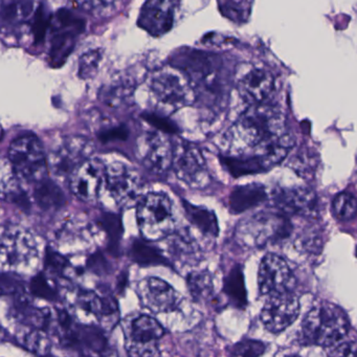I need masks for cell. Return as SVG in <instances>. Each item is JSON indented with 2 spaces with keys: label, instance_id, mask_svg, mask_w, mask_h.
Here are the masks:
<instances>
[{
  "label": "cell",
  "instance_id": "obj_7",
  "mask_svg": "<svg viewBox=\"0 0 357 357\" xmlns=\"http://www.w3.org/2000/svg\"><path fill=\"white\" fill-rule=\"evenodd\" d=\"M9 158L14 172L24 181L38 183L47 173L45 151L35 135H22L16 139L10 147Z\"/></svg>",
  "mask_w": 357,
  "mask_h": 357
},
{
  "label": "cell",
  "instance_id": "obj_21",
  "mask_svg": "<svg viewBox=\"0 0 357 357\" xmlns=\"http://www.w3.org/2000/svg\"><path fill=\"white\" fill-rule=\"evenodd\" d=\"M173 152L174 146L166 137L158 133H152L147 139V149H146L144 162L152 172H167L172 167Z\"/></svg>",
  "mask_w": 357,
  "mask_h": 357
},
{
  "label": "cell",
  "instance_id": "obj_11",
  "mask_svg": "<svg viewBox=\"0 0 357 357\" xmlns=\"http://www.w3.org/2000/svg\"><path fill=\"white\" fill-rule=\"evenodd\" d=\"M259 288L265 296L291 292L296 285L294 275L285 259L267 254L259 268Z\"/></svg>",
  "mask_w": 357,
  "mask_h": 357
},
{
  "label": "cell",
  "instance_id": "obj_28",
  "mask_svg": "<svg viewBox=\"0 0 357 357\" xmlns=\"http://www.w3.org/2000/svg\"><path fill=\"white\" fill-rule=\"evenodd\" d=\"M130 257L135 263L142 266H155V265L169 266L170 265V262L165 258L162 250L142 240H135L132 242Z\"/></svg>",
  "mask_w": 357,
  "mask_h": 357
},
{
  "label": "cell",
  "instance_id": "obj_4",
  "mask_svg": "<svg viewBox=\"0 0 357 357\" xmlns=\"http://www.w3.org/2000/svg\"><path fill=\"white\" fill-rule=\"evenodd\" d=\"M38 248L32 234L17 227H0V269L26 271L36 266Z\"/></svg>",
  "mask_w": 357,
  "mask_h": 357
},
{
  "label": "cell",
  "instance_id": "obj_17",
  "mask_svg": "<svg viewBox=\"0 0 357 357\" xmlns=\"http://www.w3.org/2000/svg\"><path fill=\"white\" fill-rule=\"evenodd\" d=\"M141 187L139 175L122 162H114L106 167L103 189L109 192L112 198L119 204H128L137 197Z\"/></svg>",
  "mask_w": 357,
  "mask_h": 357
},
{
  "label": "cell",
  "instance_id": "obj_27",
  "mask_svg": "<svg viewBox=\"0 0 357 357\" xmlns=\"http://www.w3.org/2000/svg\"><path fill=\"white\" fill-rule=\"evenodd\" d=\"M223 292L236 308L243 309L248 305V294L244 283L243 271L240 265L231 269L223 282Z\"/></svg>",
  "mask_w": 357,
  "mask_h": 357
},
{
  "label": "cell",
  "instance_id": "obj_46",
  "mask_svg": "<svg viewBox=\"0 0 357 357\" xmlns=\"http://www.w3.org/2000/svg\"><path fill=\"white\" fill-rule=\"evenodd\" d=\"M128 129H127L126 127H116V128L108 129V130L103 131V132L100 135V139L103 142L114 141V139L124 141V139L128 137Z\"/></svg>",
  "mask_w": 357,
  "mask_h": 357
},
{
  "label": "cell",
  "instance_id": "obj_5",
  "mask_svg": "<svg viewBox=\"0 0 357 357\" xmlns=\"http://www.w3.org/2000/svg\"><path fill=\"white\" fill-rule=\"evenodd\" d=\"M137 222L146 240L155 241L169 237L174 231L172 204L166 194L149 193L137 206Z\"/></svg>",
  "mask_w": 357,
  "mask_h": 357
},
{
  "label": "cell",
  "instance_id": "obj_13",
  "mask_svg": "<svg viewBox=\"0 0 357 357\" xmlns=\"http://www.w3.org/2000/svg\"><path fill=\"white\" fill-rule=\"evenodd\" d=\"M106 166L97 158H89L75 169L70 176L73 193L84 200L93 202L99 197L105 183Z\"/></svg>",
  "mask_w": 357,
  "mask_h": 357
},
{
  "label": "cell",
  "instance_id": "obj_24",
  "mask_svg": "<svg viewBox=\"0 0 357 357\" xmlns=\"http://www.w3.org/2000/svg\"><path fill=\"white\" fill-rule=\"evenodd\" d=\"M221 162L234 177L258 174L271 168L266 160L259 154L252 156H225L221 158Z\"/></svg>",
  "mask_w": 357,
  "mask_h": 357
},
{
  "label": "cell",
  "instance_id": "obj_26",
  "mask_svg": "<svg viewBox=\"0 0 357 357\" xmlns=\"http://www.w3.org/2000/svg\"><path fill=\"white\" fill-rule=\"evenodd\" d=\"M183 204L185 215L192 225H195L202 234L208 237L214 238L218 236V220L214 212L204 206H194L185 200H183Z\"/></svg>",
  "mask_w": 357,
  "mask_h": 357
},
{
  "label": "cell",
  "instance_id": "obj_29",
  "mask_svg": "<svg viewBox=\"0 0 357 357\" xmlns=\"http://www.w3.org/2000/svg\"><path fill=\"white\" fill-rule=\"evenodd\" d=\"M64 200L63 193L56 183L45 179L37 183L35 202L43 210H57L64 204Z\"/></svg>",
  "mask_w": 357,
  "mask_h": 357
},
{
  "label": "cell",
  "instance_id": "obj_48",
  "mask_svg": "<svg viewBox=\"0 0 357 357\" xmlns=\"http://www.w3.org/2000/svg\"><path fill=\"white\" fill-rule=\"evenodd\" d=\"M1 336H3V331L0 329V338H1Z\"/></svg>",
  "mask_w": 357,
  "mask_h": 357
},
{
  "label": "cell",
  "instance_id": "obj_20",
  "mask_svg": "<svg viewBox=\"0 0 357 357\" xmlns=\"http://www.w3.org/2000/svg\"><path fill=\"white\" fill-rule=\"evenodd\" d=\"M77 307L95 317L96 321L104 327H114L118 321V305L112 296L96 292H82L77 298Z\"/></svg>",
  "mask_w": 357,
  "mask_h": 357
},
{
  "label": "cell",
  "instance_id": "obj_43",
  "mask_svg": "<svg viewBox=\"0 0 357 357\" xmlns=\"http://www.w3.org/2000/svg\"><path fill=\"white\" fill-rule=\"evenodd\" d=\"M13 171L12 168H7L6 164H1L0 160V194L5 195H13L15 193V187H14L13 176L11 172Z\"/></svg>",
  "mask_w": 357,
  "mask_h": 357
},
{
  "label": "cell",
  "instance_id": "obj_40",
  "mask_svg": "<svg viewBox=\"0 0 357 357\" xmlns=\"http://www.w3.org/2000/svg\"><path fill=\"white\" fill-rule=\"evenodd\" d=\"M36 330L35 329L34 331L26 333L24 336V344L26 348L34 351V352L47 353V348H49V340L43 333H40L41 331H36Z\"/></svg>",
  "mask_w": 357,
  "mask_h": 357
},
{
  "label": "cell",
  "instance_id": "obj_15",
  "mask_svg": "<svg viewBox=\"0 0 357 357\" xmlns=\"http://www.w3.org/2000/svg\"><path fill=\"white\" fill-rule=\"evenodd\" d=\"M271 204L286 216H315L319 206L314 192L305 187L275 190Z\"/></svg>",
  "mask_w": 357,
  "mask_h": 357
},
{
  "label": "cell",
  "instance_id": "obj_2",
  "mask_svg": "<svg viewBox=\"0 0 357 357\" xmlns=\"http://www.w3.org/2000/svg\"><path fill=\"white\" fill-rule=\"evenodd\" d=\"M350 321L340 307L321 303L313 307L302 323V342L306 344L329 347L348 335Z\"/></svg>",
  "mask_w": 357,
  "mask_h": 357
},
{
  "label": "cell",
  "instance_id": "obj_37",
  "mask_svg": "<svg viewBox=\"0 0 357 357\" xmlns=\"http://www.w3.org/2000/svg\"><path fill=\"white\" fill-rule=\"evenodd\" d=\"M51 16L47 15L45 7L40 6L35 13L34 22H33V34L35 41L37 43H43L45 40V35L50 29L51 24Z\"/></svg>",
  "mask_w": 357,
  "mask_h": 357
},
{
  "label": "cell",
  "instance_id": "obj_6",
  "mask_svg": "<svg viewBox=\"0 0 357 357\" xmlns=\"http://www.w3.org/2000/svg\"><path fill=\"white\" fill-rule=\"evenodd\" d=\"M151 89L160 103L174 109L190 105L196 99L191 79L183 70L172 66L160 68L154 73Z\"/></svg>",
  "mask_w": 357,
  "mask_h": 357
},
{
  "label": "cell",
  "instance_id": "obj_30",
  "mask_svg": "<svg viewBox=\"0 0 357 357\" xmlns=\"http://www.w3.org/2000/svg\"><path fill=\"white\" fill-rule=\"evenodd\" d=\"M188 287L190 294L196 302L208 301L214 292L212 273L206 271L190 273L188 277Z\"/></svg>",
  "mask_w": 357,
  "mask_h": 357
},
{
  "label": "cell",
  "instance_id": "obj_22",
  "mask_svg": "<svg viewBox=\"0 0 357 357\" xmlns=\"http://www.w3.org/2000/svg\"><path fill=\"white\" fill-rule=\"evenodd\" d=\"M64 340L68 346L86 353L101 352L106 346V340L101 331L93 327H73L66 330Z\"/></svg>",
  "mask_w": 357,
  "mask_h": 357
},
{
  "label": "cell",
  "instance_id": "obj_38",
  "mask_svg": "<svg viewBox=\"0 0 357 357\" xmlns=\"http://www.w3.org/2000/svg\"><path fill=\"white\" fill-rule=\"evenodd\" d=\"M31 290L36 296H40L47 300H55L57 296L55 288L50 283L49 280L43 275H37L31 283Z\"/></svg>",
  "mask_w": 357,
  "mask_h": 357
},
{
  "label": "cell",
  "instance_id": "obj_14",
  "mask_svg": "<svg viewBox=\"0 0 357 357\" xmlns=\"http://www.w3.org/2000/svg\"><path fill=\"white\" fill-rule=\"evenodd\" d=\"M93 152V145L86 139L79 137L64 139L50 158L54 174L59 177H70L77 167L89 160Z\"/></svg>",
  "mask_w": 357,
  "mask_h": 357
},
{
  "label": "cell",
  "instance_id": "obj_23",
  "mask_svg": "<svg viewBox=\"0 0 357 357\" xmlns=\"http://www.w3.org/2000/svg\"><path fill=\"white\" fill-rule=\"evenodd\" d=\"M266 198V190L260 183L239 185L229 195V210L233 214H241L263 204Z\"/></svg>",
  "mask_w": 357,
  "mask_h": 357
},
{
  "label": "cell",
  "instance_id": "obj_32",
  "mask_svg": "<svg viewBox=\"0 0 357 357\" xmlns=\"http://www.w3.org/2000/svg\"><path fill=\"white\" fill-rule=\"evenodd\" d=\"M219 8L225 17L236 24H243L250 16V0H219Z\"/></svg>",
  "mask_w": 357,
  "mask_h": 357
},
{
  "label": "cell",
  "instance_id": "obj_25",
  "mask_svg": "<svg viewBox=\"0 0 357 357\" xmlns=\"http://www.w3.org/2000/svg\"><path fill=\"white\" fill-rule=\"evenodd\" d=\"M34 11L33 0H1L0 22L6 26H18L26 22Z\"/></svg>",
  "mask_w": 357,
  "mask_h": 357
},
{
  "label": "cell",
  "instance_id": "obj_16",
  "mask_svg": "<svg viewBox=\"0 0 357 357\" xmlns=\"http://www.w3.org/2000/svg\"><path fill=\"white\" fill-rule=\"evenodd\" d=\"M239 93L246 101L255 104L265 103L275 89V79L265 68L254 66L242 68L236 77Z\"/></svg>",
  "mask_w": 357,
  "mask_h": 357
},
{
  "label": "cell",
  "instance_id": "obj_19",
  "mask_svg": "<svg viewBox=\"0 0 357 357\" xmlns=\"http://www.w3.org/2000/svg\"><path fill=\"white\" fill-rule=\"evenodd\" d=\"M174 8L175 0H147L139 15V26L153 36L169 32L173 26Z\"/></svg>",
  "mask_w": 357,
  "mask_h": 357
},
{
  "label": "cell",
  "instance_id": "obj_47",
  "mask_svg": "<svg viewBox=\"0 0 357 357\" xmlns=\"http://www.w3.org/2000/svg\"><path fill=\"white\" fill-rule=\"evenodd\" d=\"M47 267L51 268V271L61 273L66 266V261L62 258L60 255L55 254V252H50L47 257Z\"/></svg>",
  "mask_w": 357,
  "mask_h": 357
},
{
  "label": "cell",
  "instance_id": "obj_3",
  "mask_svg": "<svg viewBox=\"0 0 357 357\" xmlns=\"http://www.w3.org/2000/svg\"><path fill=\"white\" fill-rule=\"evenodd\" d=\"M291 231V222L286 215L259 213L240 221L236 235L243 245L262 248L282 243Z\"/></svg>",
  "mask_w": 357,
  "mask_h": 357
},
{
  "label": "cell",
  "instance_id": "obj_44",
  "mask_svg": "<svg viewBox=\"0 0 357 357\" xmlns=\"http://www.w3.org/2000/svg\"><path fill=\"white\" fill-rule=\"evenodd\" d=\"M120 0H80L81 5L93 11H106L116 7Z\"/></svg>",
  "mask_w": 357,
  "mask_h": 357
},
{
  "label": "cell",
  "instance_id": "obj_35",
  "mask_svg": "<svg viewBox=\"0 0 357 357\" xmlns=\"http://www.w3.org/2000/svg\"><path fill=\"white\" fill-rule=\"evenodd\" d=\"M102 55L101 50H91L83 54L79 61V77L85 80L95 77L101 63Z\"/></svg>",
  "mask_w": 357,
  "mask_h": 357
},
{
  "label": "cell",
  "instance_id": "obj_8",
  "mask_svg": "<svg viewBox=\"0 0 357 357\" xmlns=\"http://www.w3.org/2000/svg\"><path fill=\"white\" fill-rule=\"evenodd\" d=\"M52 31L50 60L52 66L58 68L74 51L76 38L83 32L85 22L68 9H61L51 20Z\"/></svg>",
  "mask_w": 357,
  "mask_h": 357
},
{
  "label": "cell",
  "instance_id": "obj_45",
  "mask_svg": "<svg viewBox=\"0 0 357 357\" xmlns=\"http://www.w3.org/2000/svg\"><path fill=\"white\" fill-rule=\"evenodd\" d=\"M334 349L330 354L336 356H356V342H337L334 344Z\"/></svg>",
  "mask_w": 357,
  "mask_h": 357
},
{
  "label": "cell",
  "instance_id": "obj_42",
  "mask_svg": "<svg viewBox=\"0 0 357 357\" xmlns=\"http://www.w3.org/2000/svg\"><path fill=\"white\" fill-rule=\"evenodd\" d=\"M103 227L108 234H109L110 239L118 243L120 240L121 235H122V223H121L120 218L116 215L107 214L103 218Z\"/></svg>",
  "mask_w": 357,
  "mask_h": 357
},
{
  "label": "cell",
  "instance_id": "obj_1",
  "mask_svg": "<svg viewBox=\"0 0 357 357\" xmlns=\"http://www.w3.org/2000/svg\"><path fill=\"white\" fill-rule=\"evenodd\" d=\"M283 112L268 104H255L248 108L229 131L231 144L238 147L262 150L267 144L283 135ZM238 148V149H240Z\"/></svg>",
  "mask_w": 357,
  "mask_h": 357
},
{
  "label": "cell",
  "instance_id": "obj_31",
  "mask_svg": "<svg viewBox=\"0 0 357 357\" xmlns=\"http://www.w3.org/2000/svg\"><path fill=\"white\" fill-rule=\"evenodd\" d=\"M170 250L177 258H197L199 255V245L187 231H179L171 234Z\"/></svg>",
  "mask_w": 357,
  "mask_h": 357
},
{
  "label": "cell",
  "instance_id": "obj_33",
  "mask_svg": "<svg viewBox=\"0 0 357 357\" xmlns=\"http://www.w3.org/2000/svg\"><path fill=\"white\" fill-rule=\"evenodd\" d=\"M334 216L340 221L352 220L356 214V198L350 192H342L332 202Z\"/></svg>",
  "mask_w": 357,
  "mask_h": 357
},
{
  "label": "cell",
  "instance_id": "obj_41",
  "mask_svg": "<svg viewBox=\"0 0 357 357\" xmlns=\"http://www.w3.org/2000/svg\"><path fill=\"white\" fill-rule=\"evenodd\" d=\"M143 118L144 120L147 121L150 125L155 127L162 132L168 133V135H175V133L178 132L176 125L171 121L167 120L166 118H162V116L151 114H145Z\"/></svg>",
  "mask_w": 357,
  "mask_h": 357
},
{
  "label": "cell",
  "instance_id": "obj_18",
  "mask_svg": "<svg viewBox=\"0 0 357 357\" xmlns=\"http://www.w3.org/2000/svg\"><path fill=\"white\" fill-rule=\"evenodd\" d=\"M139 292L143 304L155 313L173 311L178 304V294L174 288L158 278H148L142 281Z\"/></svg>",
  "mask_w": 357,
  "mask_h": 357
},
{
  "label": "cell",
  "instance_id": "obj_34",
  "mask_svg": "<svg viewBox=\"0 0 357 357\" xmlns=\"http://www.w3.org/2000/svg\"><path fill=\"white\" fill-rule=\"evenodd\" d=\"M291 168L305 178L312 177L319 167V158L313 152L302 151L294 156L290 162Z\"/></svg>",
  "mask_w": 357,
  "mask_h": 357
},
{
  "label": "cell",
  "instance_id": "obj_10",
  "mask_svg": "<svg viewBox=\"0 0 357 357\" xmlns=\"http://www.w3.org/2000/svg\"><path fill=\"white\" fill-rule=\"evenodd\" d=\"M172 167L177 177L191 187L204 188L208 185L206 160L195 146L177 143L173 152Z\"/></svg>",
  "mask_w": 357,
  "mask_h": 357
},
{
  "label": "cell",
  "instance_id": "obj_39",
  "mask_svg": "<svg viewBox=\"0 0 357 357\" xmlns=\"http://www.w3.org/2000/svg\"><path fill=\"white\" fill-rule=\"evenodd\" d=\"M300 243L305 250L313 254L321 252L323 245L321 234L317 229H306L300 238Z\"/></svg>",
  "mask_w": 357,
  "mask_h": 357
},
{
  "label": "cell",
  "instance_id": "obj_36",
  "mask_svg": "<svg viewBox=\"0 0 357 357\" xmlns=\"http://www.w3.org/2000/svg\"><path fill=\"white\" fill-rule=\"evenodd\" d=\"M266 344L260 340H244L229 349V354L233 356L257 357L264 354Z\"/></svg>",
  "mask_w": 357,
  "mask_h": 357
},
{
  "label": "cell",
  "instance_id": "obj_12",
  "mask_svg": "<svg viewBox=\"0 0 357 357\" xmlns=\"http://www.w3.org/2000/svg\"><path fill=\"white\" fill-rule=\"evenodd\" d=\"M268 296L261 310L260 319L265 329L280 333L298 319L300 303L292 291Z\"/></svg>",
  "mask_w": 357,
  "mask_h": 357
},
{
  "label": "cell",
  "instance_id": "obj_9",
  "mask_svg": "<svg viewBox=\"0 0 357 357\" xmlns=\"http://www.w3.org/2000/svg\"><path fill=\"white\" fill-rule=\"evenodd\" d=\"M165 330L160 323L149 315H139L129 324L126 332L127 350L133 356L160 355L158 340Z\"/></svg>",
  "mask_w": 357,
  "mask_h": 357
}]
</instances>
